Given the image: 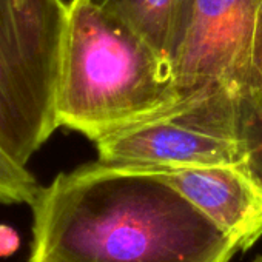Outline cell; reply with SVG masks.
<instances>
[{
  "label": "cell",
  "instance_id": "cell-1",
  "mask_svg": "<svg viewBox=\"0 0 262 262\" xmlns=\"http://www.w3.org/2000/svg\"><path fill=\"white\" fill-rule=\"evenodd\" d=\"M28 262H230L237 245L158 170L102 161L40 187Z\"/></svg>",
  "mask_w": 262,
  "mask_h": 262
},
{
  "label": "cell",
  "instance_id": "cell-2",
  "mask_svg": "<svg viewBox=\"0 0 262 262\" xmlns=\"http://www.w3.org/2000/svg\"><path fill=\"white\" fill-rule=\"evenodd\" d=\"M168 62L122 20L90 0H71L56 99L59 128L93 144L162 114L171 102Z\"/></svg>",
  "mask_w": 262,
  "mask_h": 262
},
{
  "label": "cell",
  "instance_id": "cell-3",
  "mask_svg": "<svg viewBox=\"0 0 262 262\" xmlns=\"http://www.w3.org/2000/svg\"><path fill=\"white\" fill-rule=\"evenodd\" d=\"M170 76L171 102L159 116L236 139L262 99V0H194Z\"/></svg>",
  "mask_w": 262,
  "mask_h": 262
},
{
  "label": "cell",
  "instance_id": "cell-4",
  "mask_svg": "<svg viewBox=\"0 0 262 262\" xmlns=\"http://www.w3.org/2000/svg\"><path fill=\"white\" fill-rule=\"evenodd\" d=\"M67 20L63 0H0V145L24 165L59 128Z\"/></svg>",
  "mask_w": 262,
  "mask_h": 262
},
{
  "label": "cell",
  "instance_id": "cell-5",
  "mask_svg": "<svg viewBox=\"0 0 262 262\" xmlns=\"http://www.w3.org/2000/svg\"><path fill=\"white\" fill-rule=\"evenodd\" d=\"M94 145L102 162L158 171L242 161L237 139L174 116H158L122 126L97 139Z\"/></svg>",
  "mask_w": 262,
  "mask_h": 262
},
{
  "label": "cell",
  "instance_id": "cell-6",
  "mask_svg": "<svg viewBox=\"0 0 262 262\" xmlns=\"http://www.w3.org/2000/svg\"><path fill=\"white\" fill-rule=\"evenodd\" d=\"M239 248L262 237V187L241 164H216L161 171Z\"/></svg>",
  "mask_w": 262,
  "mask_h": 262
},
{
  "label": "cell",
  "instance_id": "cell-7",
  "mask_svg": "<svg viewBox=\"0 0 262 262\" xmlns=\"http://www.w3.org/2000/svg\"><path fill=\"white\" fill-rule=\"evenodd\" d=\"M144 37L168 65L190 22L194 0H90Z\"/></svg>",
  "mask_w": 262,
  "mask_h": 262
},
{
  "label": "cell",
  "instance_id": "cell-8",
  "mask_svg": "<svg viewBox=\"0 0 262 262\" xmlns=\"http://www.w3.org/2000/svg\"><path fill=\"white\" fill-rule=\"evenodd\" d=\"M40 187L28 167L0 145V205H31Z\"/></svg>",
  "mask_w": 262,
  "mask_h": 262
},
{
  "label": "cell",
  "instance_id": "cell-9",
  "mask_svg": "<svg viewBox=\"0 0 262 262\" xmlns=\"http://www.w3.org/2000/svg\"><path fill=\"white\" fill-rule=\"evenodd\" d=\"M236 139L242 148L241 164L262 187V99L237 126Z\"/></svg>",
  "mask_w": 262,
  "mask_h": 262
},
{
  "label": "cell",
  "instance_id": "cell-10",
  "mask_svg": "<svg viewBox=\"0 0 262 262\" xmlns=\"http://www.w3.org/2000/svg\"><path fill=\"white\" fill-rule=\"evenodd\" d=\"M20 247L19 233L5 224H0V257L13 256Z\"/></svg>",
  "mask_w": 262,
  "mask_h": 262
},
{
  "label": "cell",
  "instance_id": "cell-11",
  "mask_svg": "<svg viewBox=\"0 0 262 262\" xmlns=\"http://www.w3.org/2000/svg\"><path fill=\"white\" fill-rule=\"evenodd\" d=\"M251 262H262V254H259V256H256Z\"/></svg>",
  "mask_w": 262,
  "mask_h": 262
}]
</instances>
